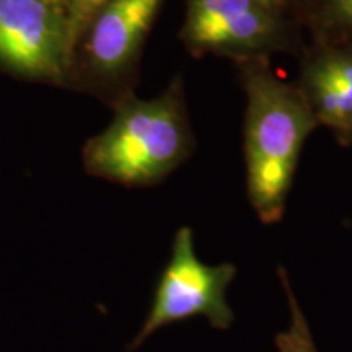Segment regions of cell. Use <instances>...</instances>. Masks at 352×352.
<instances>
[{
  "label": "cell",
  "instance_id": "cell-1",
  "mask_svg": "<svg viewBox=\"0 0 352 352\" xmlns=\"http://www.w3.org/2000/svg\"><path fill=\"white\" fill-rule=\"evenodd\" d=\"M246 188L264 223L283 219L303 144L316 127L310 103L264 69L246 74Z\"/></svg>",
  "mask_w": 352,
  "mask_h": 352
},
{
  "label": "cell",
  "instance_id": "cell-2",
  "mask_svg": "<svg viewBox=\"0 0 352 352\" xmlns=\"http://www.w3.org/2000/svg\"><path fill=\"white\" fill-rule=\"evenodd\" d=\"M191 145L182 104L166 94L122 107L107 129L88 140L83 164L88 173L109 182L147 186L182 164Z\"/></svg>",
  "mask_w": 352,
  "mask_h": 352
},
{
  "label": "cell",
  "instance_id": "cell-3",
  "mask_svg": "<svg viewBox=\"0 0 352 352\" xmlns=\"http://www.w3.org/2000/svg\"><path fill=\"white\" fill-rule=\"evenodd\" d=\"M235 276L236 267L230 263H202L196 254L192 230L179 228L147 318L124 352H135L158 329L192 316H204L217 329L230 328L235 315L227 302V289Z\"/></svg>",
  "mask_w": 352,
  "mask_h": 352
},
{
  "label": "cell",
  "instance_id": "cell-4",
  "mask_svg": "<svg viewBox=\"0 0 352 352\" xmlns=\"http://www.w3.org/2000/svg\"><path fill=\"white\" fill-rule=\"evenodd\" d=\"M74 39L64 0H0V64L33 78H60Z\"/></svg>",
  "mask_w": 352,
  "mask_h": 352
},
{
  "label": "cell",
  "instance_id": "cell-5",
  "mask_svg": "<svg viewBox=\"0 0 352 352\" xmlns=\"http://www.w3.org/2000/svg\"><path fill=\"white\" fill-rule=\"evenodd\" d=\"M274 34L276 23L261 0H189L184 39L195 50L254 52Z\"/></svg>",
  "mask_w": 352,
  "mask_h": 352
},
{
  "label": "cell",
  "instance_id": "cell-6",
  "mask_svg": "<svg viewBox=\"0 0 352 352\" xmlns=\"http://www.w3.org/2000/svg\"><path fill=\"white\" fill-rule=\"evenodd\" d=\"M164 0H108L91 20L87 52L101 74L126 67Z\"/></svg>",
  "mask_w": 352,
  "mask_h": 352
},
{
  "label": "cell",
  "instance_id": "cell-7",
  "mask_svg": "<svg viewBox=\"0 0 352 352\" xmlns=\"http://www.w3.org/2000/svg\"><path fill=\"white\" fill-rule=\"evenodd\" d=\"M310 107L316 120L347 138L352 121V54L329 52L307 72Z\"/></svg>",
  "mask_w": 352,
  "mask_h": 352
},
{
  "label": "cell",
  "instance_id": "cell-8",
  "mask_svg": "<svg viewBox=\"0 0 352 352\" xmlns=\"http://www.w3.org/2000/svg\"><path fill=\"white\" fill-rule=\"evenodd\" d=\"M279 279L283 283V287L287 296L289 308H290V324L285 331L279 333L276 336V347L279 352H318L315 346L314 336H311L310 328H308L307 318L303 315L300 305H298L296 296H294L287 272L283 267L277 270Z\"/></svg>",
  "mask_w": 352,
  "mask_h": 352
},
{
  "label": "cell",
  "instance_id": "cell-9",
  "mask_svg": "<svg viewBox=\"0 0 352 352\" xmlns=\"http://www.w3.org/2000/svg\"><path fill=\"white\" fill-rule=\"evenodd\" d=\"M64 2L69 12L74 39L77 41V38L80 36L85 26L94 20V16L108 0H64Z\"/></svg>",
  "mask_w": 352,
  "mask_h": 352
},
{
  "label": "cell",
  "instance_id": "cell-10",
  "mask_svg": "<svg viewBox=\"0 0 352 352\" xmlns=\"http://www.w3.org/2000/svg\"><path fill=\"white\" fill-rule=\"evenodd\" d=\"M327 10L334 23L352 33V0H327Z\"/></svg>",
  "mask_w": 352,
  "mask_h": 352
},
{
  "label": "cell",
  "instance_id": "cell-11",
  "mask_svg": "<svg viewBox=\"0 0 352 352\" xmlns=\"http://www.w3.org/2000/svg\"><path fill=\"white\" fill-rule=\"evenodd\" d=\"M347 138L352 140V121H351V126H349V131H347Z\"/></svg>",
  "mask_w": 352,
  "mask_h": 352
},
{
  "label": "cell",
  "instance_id": "cell-12",
  "mask_svg": "<svg viewBox=\"0 0 352 352\" xmlns=\"http://www.w3.org/2000/svg\"><path fill=\"white\" fill-rule=\"evenodd\" d=\"M261 2L264 3V6H267V7H270L271 3H272V0H261Z\"/></svg>",
  "mask_w": 352,
  "mask_h": 352
}]
</instances>
